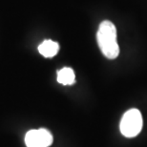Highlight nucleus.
<instances>
[{"label":"nucleus","mask_w":147,"mask_h":147,"mask_svg":"<svg viewBox=\"0 0 147 147\" xmlns=\"http://www.w3.org/2000/svg\"><path fill=\"white\" fill-rule=\"evenodd\" d=\"M96 40L104 57L109 59H115L119 57V47L117 41V29L111 21L105 20L99 24Z\"/></svg>","instance_id":"nucleus-1"},{"label":"nucleus","mask_w":147,"mask_h":147,"mask_svg":"<svg viewBox=\"0 0 147 147\" xmlns=\"http://www.w3.org/2000/svg\"><path fill=\"white\" fill-rule=\"evenodd\" d=\"M120 132L126 138L138 136L142 128V117L138 109H130L123 115L119 124Z\"/></svg>","instance_id":"nucleus-2"},{"label":"nucleus","mask_w":147,"mask_h":147,"mask_svg":"<svg viewBox=\"0 0 147 147\" xmlns=\"http://www.w3.org/2000/svg\"><path fill=\"white\" fill-rule=\"evenodd\" d=\"M53 135L44 128L30 130L25 136V143L27 147H49L53 143Z\"/></svg>","instance_id":"nucleus-3"},{"label":"nucleus","mask_w":147,"mask_h":147,"mask_svg":"<svg viewBox=\"0 0 147 147\" xmlns=\"http://www.w3.org/2000/svg\"><path fill=\"white\" fill-rule=\"evenodd\" d=\"M58 51H59V45H58V43L51 39L44 40L38 46V52L44 57H48V58L54 57L58 53Z\"/></svg>","instance_id":"nucleus-4"},{"label":"nucleus","mask_w":147,"mask_h":147,"mask_svg":"<svg viewBox=\"0 0 147 147\" xmlns=\"http://www.w3.org/2000/svg\"><path fill=\"white\" fill-rule=\"evenodd\" d=\"M57 82L62 85H73L76 82V76L72 68L64 67L57 71Z\"/></svg>","instance_id":"nucleus-5"}]
</instances>
